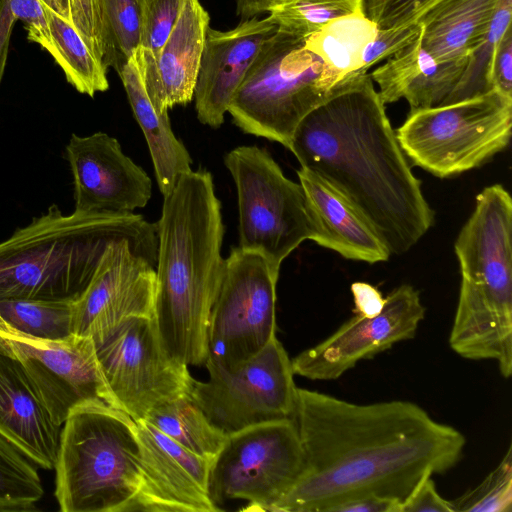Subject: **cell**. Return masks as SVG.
I'll return each instance as SVG.
<instances>
[{
  "instance_id": "cell-1",
  "label": "cell",
  "mask_w": 512,
  "mask_h": 512,
  "mask_svg": "<svg viewBox=\"0 0 512 512\" xmlns=\"http://www.w3.org/2000/svg\"><path fill=\"white\" fill-rule=\"evenodd\" d=\"M294 422L305 469L272 512H327L367 494L403 502L422 479L456 466L466 445L405 400L356 404L297 388Z\"/></svg>"
},
{
  "instance_id": "cell-2",
  "label": "cell",
  "mask_w": 512,
  "mask_h": 512,
  "mask_svg": "<svg viewBox=\"0 0 512 512\" xmlns=\"http://www.w3.org/2000/svg\"><path fill=\"white\" fill-rule=\"evenodd\" d=\"M288 149L358 210L390 254L407 252L433 225L434 212L367 72L338 82L300 121Z\"/></svg>"
},
{
  "instance_id": "cell-3",
  "label": "cell",
  "mask_w": 512,
  "mask_h": 512,
  "mask_svg": "<svg viewBox=\"0 0 512 512\" xmlns=\"http://www.w3.org/2000/svg\"><path fill=\"white\" fill-rule=\"evenodd\" d=\"M156 227L154 320L160 339L178 361L203 365L209 316L225 262L221 203L209 171L179 176L164 196Z\"/></svg>"
},
{
  "instance_id": "cell-4",
  "label": "cell",
  "mask_w": 512,
  "mask_h": 512,
  "mask_svg": "<svg viewBox=\"0 0 512 512\" xmlns=\"http://www.w3.org/2000/svg\"><path fill=\"white\" fill-rule=\"evenodd\" d=\"M128 241L157 262V227L135 213L64 215L56 204L0 242V299L77 300L111 245Z\"/></svg>"
},
{
  "instance_id": "cell-5",
  "label": "cell",
  "mask_w": 512,
  "mask_h": 512,
  "mask_svg": "<svg viewBox=\"0 0 512 512\" xmlns=\"http://www.w3.org/2000/svg\"><path fill=\"white\" fill-rule=\"evenodd\" d=\"M60 431L55 496L63 512H134L141 483L136 421L93 401L74 408Z\"/></svg>"
},
{
  "instance_id": "cell-6",
  "label": "cell",
  "mask_w": 512,
  "mask_h": 512,
  "mask_svg": "<svg viewBox=\"0 0 512 512\" xmlns=\"http://www.w3.org/2000/svg\"><path fill=\"white\" fill-rule=\"evenodd\" d=\"M340 81L304 39L277 30L261 47L227 112L243 132L289 148L300 121Z\"/></svg>"
},
{
  "instance_id": "cell-7",
  "label": "cell",
  "mask_w": 512,
  "mask_h": 512,
  "mask_svg": "<svg viewBox=\"0 0 512 512\" xmlns=\"http://www.w3.org/2000/svg\"><path fill=\"white\" fill-rule=\"evenodd\" d=\"M512 98L493 89L459 102L410 111L396 130L410 161L447 178L477 168L510 142Z\"/></svg>"
},
{
  "instance_id": "cell-8",
  "label": "cell",
  "mask_w": 512,
  "mask_h": 512,
  "mask_svg": "<svg viewBox=\"0 0 512 512\" xmlns=\"http://www.w3.org/2000/svg\"><path fill=\"white\" fill-rule=\"evenodd\" d=\"M224 163L237 191L239 246L263 255L276 270L316 230L305 192L256 145L229 151Z\"/></svg>"
},
{
  "instance_id": "cell-9",
  "label": "cell",
  "mask_w": 512,
  "mask_h": 512,
  "mask_svg": "<svg viewBox=\"0 0 512 512\" xmlns=\"http://www.w3.org/2000/svg\"><path fill=\"white\" fill-rule=\"evenodd\" d=\"M512 199L500 184L485 187L455 241L461 272L457 317L479 330L512 321Z\"/></svg>"
},
{
  "instance_id": "cell-10",
  "label": "cell",
  "mask_w": 512,
  "mask_h": 512,
  "mask_svg": "<svg viewBox=\"0 0 512 512\" xmlns=\"http://www.w3.org/2000/svg\"><path fill=\"white\" fill-rule=\"evenodd\" d=\"M206 381H193L191 398L227 436L257 425L294 420L297 388L291 360L274 337L251 360L228 370L207 359Z\"/></svg>"
},
{
  "instance_id": "cell-11",
  "label": "cell",
  "mask_w": 512,
  "mask_h": 512,
  "mask_svg": "<svg viewBox=\"0 0 512 512\" xmlns=\"http://www.w3.org/2000/svg\"><path fill=\"white\" fill-rule=\"evenodd\" d=\"M278 276L260 253L240 247L231 250L209 316L207 359L232 370L276 337Z\"/></svg>"
},
{
  "instance_id": "cell-12",
  "label": "cell",
  "mask_w": 512,
  "mask_h": 512,
  "mask_svg": "<svg viewBox=\"0 0 512 512\" xmlns=\"http://www.w3.org/2000/svg\"><path fill=\"white\" fill-rule=\"evenodd\" d=\"M304 469L294 420L257 425L227 437L211 466L209 496L216 506L242 499L248 502L245 510L272 511Z\"/></svg>"
},
{
  "instance_id": "cell-13",
  "label": "cell",
  "mask_w": 512,
  "mask_h": 512,
  "mask_svg": "<svg viewBox=\"0 0 512 512\" xmlns=\"http://www.w3.org/2000/svg\"><path fill=\"white\" fill-rule=\"evenodd\" d=\"M95 348L120 409L134 420L192 389L188 365L167 352L154 317L124 319Z\"/></svg>"
},
{
  "instance_id": "cell-14",
  "label": "cell",
  "mask_w": 512,
  "mask_h": 512,
  "mask_svg": "<svg viewBox=\"0 0 512 512\" xmlns=\"http://www.w3.org/2000/svg\"><path fill=\"white\" fill-rule=\"evenodd\" d=\"M0 347L21 364L57 425L88 402L120 409L91 337L73 334L65 340H39L0 328Z\"/></svg>"
},
{
  "instance_id": "cell-15",
  "label": "cell",
  "mask_w": 512,
  "mask_h": 512,
  "mask_svg": "<svg viewBox=\"0 0 512 512\" xmlns=\"http://www.w3.org/2000/svg\"><path fill=\"white\" fill-rule=\"evenodd\" d=\"M425 307L411 285L395 288L373 317L355 314L322 342L291 360L295 375L310 380H336L362 360L415 337Z\"/></svg>"
},
{
  "instance_id": "cell-16",
  "label": "cell",
  "mask_w": 512,
  "mask_h": 512,
  "mask_svg": "<svg viewBox=\"0 0 512 512\" xmlns=\"http://www.w3.org/2000/svg\"><path fill=\"white\" fill-rule=\"evenodd\" d=\"M156 260L128 241L106 251L90 283L72 303V331L100 342L121 321L154 317Z\"/></svg>"
},
{
  "instance_id": "cell-17",
  "label": "cell",
  "mask_w": 512,
  "mask_h": 512,
  "mask_svg": "<svg viewBox=\"0 0 512 512\" xmlns=\"http://www.w3.org/2000/svg\"><path fill=\"white\" fill-rule=\"evenodd\" d=\"M65 158L73 177L75 212L132 213L151 198L148 174L107 133L72 134Z\"/></svg>"
},
{
  "instance_id": "cell-18",
  "label": "cell",
  "mask_w": 512,
  "mask_h": 512,
  "mask_svg": "<svg viewBox=\"0 0 512 512\" xmlns=\"http://www.w3.org/2000/svg\"><path fill=\"white\" fill-rule=\"evenodd\" d=\"M135 421L141 446V483L134 511H220L208 491L213 460L187 450L145 419Z\"/></svg>"
},
{
  "instance_id": "cell-19",
  "label": "cell",
  "mask_w": 512,
  "mask_h": 512,
  "mask_svg": "<svg viewBox=\"0 0 512 512\" xmlns=\"http://www.w3.org/2000/svg\"><path fill=\"white\" fill-rule=\"evenodd\" d=\"M278 30L268 17H252L235 28H208L194 88L198 120L220 127L228 106L263 44Z\"/></svg>"
},
{
  "instance_id": "cell-20",
  "label": "cell",
  "mask_w": 512,
  "mask_h": 512,
  "mask_svg": "<svg viewBox=\"0 0 512 512\" xmlns=\"http://www.w3.org/2000/svg\"><path fill=\"white\" fill-rule=\"evenodd\" d=\"M209 21L199 0H187L156 59L141 47L135 51L144 87L160 114L192 100Z\"/></svg>"
},
{
  "instance_id": "cell-21",
  "label": "cell",
  "mask_w": 512,
  "mask_h": 512,
  "mask_svg": "<svg viewBox=\"0 0 512 512\" xmlns=\"http://www.w3.org/2000/svg\"><path fill=\"white\" fill-rule=\"evenodd\" d=\"M0 435L34 464L55 467L60 425L52 420L18 360L1 347Z\"/></svg>"
},
{
  "instance_id": "cell-22",
  "label": "cell",
  "mask_w": 512,
  "mask_h": 512,
  "mask_svg": "<svg viewBox=\"0 0 512 512\" xmlns=\"http://www.w3.org/2000/svg\"><path fill=\"white\" fill-rule=\"evenodd\" d=\"M297 175L316 230L313 241L346 259L371 264L389 259L386 245L342 194L307 169L300 168Z\"/></svg>"
},
{
  "instance_id": "cell-23",
  "label": "cell",
  "mask_w": 512,
  "mask_h": 512,
  "mask_svg": "<svg viewBox=\"0 0 512 512\" xmlns=\"http://www.w3.org/2000/svg\"><path fill=\"white\" fill-rule=\"evenodd\" d=\"M468 58L441 62L424 47L421 32L370 74L384 104L405 99L410 111L442 105L458 83Z\"/></svg>"
},
{
  "instance_id": "cell-24",
  "label": "cell",
  "mask_w": 512,
  "mask_h": 512,
  "mask_svg": "<svg viewBox=\"0 0 512 512\" xmlns=\"http://www.w3.org/2000/svg\"><path fill=\"white\" fill-rule=\"evenodd\" d=\"M499 0H437L415 22L438 61L468 58L486 33Z\"/></svg>"
},
{
  "instance_id": "cell-25",
  "label": "cell",
  "mask_w": 512,
  "mask_h": 512,
  "mask_svg": "<svg viewBox=\"0 0 512 512\" xmlns=\"http://www.w3.org/2000/svg\"><path fill=\"white\" fill-rule=\"evenodd\" d=\"M117 73L145 136L159 190L165 196L179 176L192 170V159L182 141L175 136L168 112L160 114L152 104L134 55Z\"/></svg>"
},
{
  "instance_id": "cell-26",
  "label": "cell",
  "mask_w": 512,
  "mask_h": 512,
  "mask_svg": "<svg viewBox=\"0 0 512 512\" xmlns=\"http://www.w3.org/2000/svg\"><path fill=\"white\" fill-rule=\"evenodd\" d=\"M378 25L360 10L334 20L304 39L307 49L342 80L360 72L362 55Z\"/></svg>"
},
{
  "instance_id": "cell-27",
  "label": "cell",
  "mask_w": 512,
  "mask_h": 512,
  "mask_svg": "<svg viewBox=\"0 0 512 512\" xmlns=\"http://www.w3.org/2000/svg\"><path fill=\"white\" fill-rule=\"evenodd\" d=\"M144 419L187 450L211 460L228 437L208 420L190 393L155 407Z\"/></svg>"
},
{
  "instance_id": "cell-28",
  "label": "cell",
  "mask_w": 512,
  "mask_h": 512,
  "mask_svg": "<svg viewBox=\"0 0 512 512\" xmlns=\"http://www.w3.org/2000/svg\"><path fill=\"white\" fill-rule=\"evenodd\" d=\"M50 31L48 52L67 81L80 93L93 97L109 88L107 69L93 55L74 26L46 6Z\"/></svg>"
},
{
  "instance_id": "cell-29",
  "label": "cell",
  "mask_w": 512,
  "mask_h": 512,
  "mask_svg": "<svg viewBox=\"0 0 512 512\" xmlns=\"http://www.w3.org/2000/svg\"><path fill=\"white\" fill-rule=\"evenodd\" d=\"M72 303L2 298L0 328L39 340H65L73 335Z\"/></svg>"
},
{
  "instance_id": "cell-30",
  "label": "cell",
  "mask_w": 512,
  "mask_h": 512,
  "mask_svg": "<svg viewBox=\"0 0 512 512\" xmlns=\"http://www.w3.org/2000/svg\"><path fill=\"white\" fill-rule=\"evenodd\" d=\"M102 42V64L118 72L140 46V0H97Z\"/></svg>"
},
{
  "instance_id": "cell-31",
  "label": "cell",
  "mask_w": 512,
  "mask_h": 512,
  "mask_svg": "<svg viewBox=\"0 0 512 512\" xmlns=\"http://www.w3.org/2000/svg\"><path fill=\"white\" fill-rule=\"evenodd\" d=\"M511 18L512 0H499L486 33L470 53L458 83L442 105L469 99L494 89V57L501 38L511 28Z\"/></svg>"
},
{
  "instance_id": "cell-32",
  "label": "cell",
  "mask_w": 512,
  "mask_h": 512,
  "mask_svg": "<svg viewBox=\"0 0 512 512\" xmlns=\"http://www.w3.org/2000/svg\"><path fill=\"white\" fill-rule=\"evenodd\" d=\"M43 494L34 463L0 435V512L33 511Z\"/></svg>"
},
{
  "instance_id": "cell-33",
  "label": "cell",
  "mask_w": 512,
  "mask_h": 512,
  "mask_svg": "<svg viewBox=\"0 0 512 512\" xmlns=\"http://www.w3.org/2000/svg\"><path fill=\"white\" fill-rule=\"evenodd\" d=\"M364 10V0H282L268 18L278 30L302 39L331 20Z\"/></svg>"
},
{
  "instance_id": "cell-34",
  "label": "cell",
  "mask_w": 512,
  "mask_h": 512,
  "mask_svg": "<svg viewBox=\"0 0 512 512\" xmlns=\"http://www.w3.org/2000/svg\"><path fill=\"white\" fill-rule=\"evenodd\" d=\"M454 512L512 511V448L474 488L450 501Z\"/></svg>"
},
{
  "instance_id": "cell-35",
  "label": "cell",
  "mask_w": 512,
  "mask_h": 512,
  "mask_svg": "<svg viewBox=\"0 0 512 512\" xmlns=\"http://www.w3.org/2000/svg\"><path fill=\"white\" fill-rule=\"evenodd\" d=\"M187 0H140V46L155 59L176 25Z\"/></svg>"
},
{
  "instance_id": "cell-36",
  "label": "cell",
  "mask_w": 512,
  "mask_h": 512,
  "mask_svg": "<svg viewBox=\"0 0 512 512\" xmlns=\"http://www.w3.org/2000/svg\"><path fill=\"white\" fill-rule=\"evenodd\" d=\"M437 0H364V12L378 27L415 23Z\"/></svg>"
},
{
  "instance_id": "cell-37",
  "label": "cell",
  "mask_w": 512,
  "mask_h": 512,
  "mask_svg": "<svg viewBox=\"0 0 512 512\" xmlns=\"http://www.w3.org/2000/svg\"><path fill=\"white\" fill-rule=\"evenodd\" d=\"M420 32L421 25L418 23L386 28L379 27L376 36L364 49L360 72L366 73L371 66L388 59L416 39Z\"/></svg>"
},
{
  "instance_id": "cell-38",
  "label": "cell",
  "mask_w": 512,
  "mask_h": 512,
  "mask_svg": "<svg viewBox=\"0 0 512 512\" xmlns=\"http://www.w3.org/2000/svg\"><path fill=\"white\" fill-rule=\"evenodd\" d=\"M69 3L71 24L93 55L102 63L103 50L97 0H69Z\"/></svg>"
},
{
  "instance_id": "cell-39",
  "label": "cell",
  "mask_w": 512,
  "mask_h": 512,
  "mask_svg": "<svg viewBox=\"0 0 512 512\" xmlns=\"http://www.w3.org/2000/svg\"><path fill=\"white\" fill-rule=\"evenodd\" d=\"M15 19L26 24L28 39L45 50L50 46V31L46 6L41 0H6Z\"/></svg>"
},
{
  "instance_id": "cell-40",
  "label": "cell",
  "mask_w": 512,
  "mask_h": 512,
  "mask_svg": "<svg viewBox=\"0 0 512 512\" xmlns=\"http://www.w3.org/2000/svg\"><path fill=\"white\" fill-rule=\"evenodd\" d=\"M400 512H454L450 501L437 491L432 476L422 479L402 502Z\"/></svg>"
},
{
  "instance_id": "cell-41",
  "label": "cell",
  "mask_w": 512,
  "mask_h": 512,
  "mask_svg": "<svg viewBox=\"0 0 512 512\" xmlns=\"http://www.w3.org/2000/svg\"><path fill=\"white\" fill-rule=\"evenodd\" d=\"M493 87L501 94L512 98V30L509 28L501 38L493 63Z\"/></svg>"
},
{
  "instance_id": "cell-42",
  "label": "cell",
  "mask_w": 512,
  "mask_h": 512,
  "mask_svg": "<svg viewBox=\"0 0 512 512\" xmlns=\"http://www.w3.org/2000/svg\"><path fill=\"white\" fill-rule=\"evenodd\" d=\"M401 505L396 498L367 494L337 503L327 512H400Z\"/></svg>"
},
{
  "instance_id": "cell-43",
  "label": "cell",
  "mask_w": 512,
  "mask_h": 512,
  "mask_svg": "<svg viewBox=\"0 0 512 512\" xmlns=\"http://www.w3.org/2000/svg\"><path fill=\"white\" fill-rule=\"evenodd\" d=\"M350 289L353 295L355 314L373 317L382 311L385 298L377 287L357 281L351 284Z\"/></svg>"
},
{
  "instance_id": "cell-44",
  "label": "cell",
  "mask_w": 512,
  "mask_h": 512,
  "mask_svg": "<svg viewBox=\"0 0 512 512\" xmlns=\"http://www.w3.org/2000/svg\"><path fill=\"white\" fill-rule=\"evenodd\" d=\"M282 0H236V12L242 21L269 12Z\"/></svg>"
},
{
  "instance_id": "cell-45",
  "label": "cell",
  "mask_w": 512,
  "mask_h": 512,
  "mask_svg": "<svg viewBox=\"0 0 512 512\" xmlns=\"http://www.w3.org/2000/svg\"><path fill=\"white\" fill-rule=\"evenodd\" d=\"M54 11L63 17L65 20L71 23L70 18V3L69 0H53Z\"/></svg>"
},
{
  "instance_id": "cell-46",
  "label": "cell",
  "mask_w": 512,
  "mask_h": 512,
  "mask_svg": "<svg viewBox=\"0 0 512 512\" xmlns=\"http://www.w3.org/2000/svg\"><path fill=\"white\" fill-rule=\"evenodd\" d=\"M41 1L54 11V1L53 0H41Z\"/></svg>"
}]
</instances>
